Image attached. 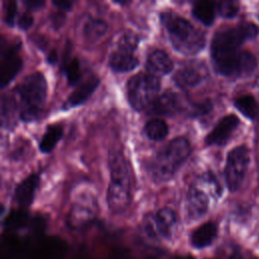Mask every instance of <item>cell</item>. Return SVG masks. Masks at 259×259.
<instances>
[{"instance_id":"15","label":"cell","mask_w":259,"mask_h":259,"mask_svg":"<svg viewBox=\"0 0 259 259\" xmlns=\"http://www.w3.org/2000/svg\"><path fill=\"white\" fill-rule=\"evenodd\" d=\"M99 83H100V80L96 75H91L87 77L85 80L80 82L76 86V88L71 92L66 102L64 103L63 108L69 109V108L76 107L78 105L83 104L96 90Z\"/></svg>"},{"instance_id":"30","label":"cell","mask_w":259,"mask_h":259,"mask_svg":"<svg viewBox=\"0 0 259 259\" xmlns=\"http://www.w3.org/2000/svg\"><path fill=\"white\" fill-rule=\"evenodd\" d=\"M212 109V103L210 100H204L199 103L191 104L187 115L189 117H199L207 114Z\"/></svg>"},{"instance_id":"18","label":"cell","mask_w":259,"mask_h":259,"mask_svg":"<svg viewBox=\"0 0 259 259\" xmlns=\"http://www.w3.org/2000/svg\"><path fill=\"white\" fill-rule=\"evenodd\" d=\"M218 234V226L213 222H206L196 228L190 237L191 245L196 249L204 248L212 243Z\"/></svg>"},{"instance_id":"33","label":"cell","mask_w":259,"mask_h":259,"mask_svg":"<svg viewBox=\"0 0 259 259\" xmlns=\"http://www.w3.org/2000/svg\"><path fill=\"white\" fill-rule=\"evenodd\" d=\"M50 20L52 23V26L55 29H59L61 28L65 22H66V15L63 11H58V12H54L50 15Z\"/></svg>"},{"instance_id":"14","label":"cell","mask_w":259,"mask_h":259,"mask_svg":"<svg viewBox=\"0 0 259 259\" xmlns=\"http://www.w3.org/2000/svg\"><path fill=\"white\" fill-rule=\"evenodd\" d=\"M239 124V118L235 114H229L219 120L212 131L205 137L207 146H222L228 142Z\"/></svg>"},{"instance_id":"23","label":"cell","mask_w":259,"mask_h":259,"mask_svg":"<svg viewBox=\"0 0 259 259\" xmlns=\"http://www.w3.org/2000/svg\"><path fill=\"white\" fill-rule=\"evenodd\" d=\"M63 134H64V130L61 124L55 123V124L48 125L38 145L39 151L46 154L52 152L56 147V145L58 144V142L63 137Z\"/></svg>"},{"instance_id":"3","label":"cell","mask_w":259,"mask_h":259,"mask_svg":"<svg viewBox=\"0 0 259 259\" xmlns=\"http://www.w3.org/2000/svg\"><path fill=\"white\" fill-rule=\"evenodd\" d=\"M190 154L187 139L177 137L170 141L148 165V173L156 183L170 180Z\"/></svg>"},{"instance_id":"13","label":"cell","mask_w":259,"mask_h":259,"mask_svg":"<svg viewBox=\"0 0 259 259\" xmlns=\"http://www.w3.org/2000/svg\"><path fill=\"white\" fill-rule=\"evenodd\" d=\"M96 214V204L90 200H79L72 206L67 223L72 229H83L89 226Z\"/></svg>"},{"instance_id":"26","label":"cell","mask_w":259,"mask_h":259,"mask_svg":"<svg viewBox=\"0 0 259 259\" xmlns=\"http://www.w3.org/2000/svg\"><path fill=\"white\" fill-rule=\"evenodd\" d=\"M144 132L146 136L152 141H162L167 137L169 128L167 123L159 118H154L149 120L145 126Z\"/></svg>"},{"instance_id":"11","label":"cell","mask_w":259,"mask_h":259,"mask_svg":"<svg viewBox=\"0 0 259 259\" xmlns=\"http://www.w3.org/2000/svg\"><path fill=\"white\" fill-rule=\"evenodd\" d=\"M207 75L205 66L196 61L188 62L182 65L174 74L173 80L177 86L182 89L193 88L200 84Z\"/></svg>"},{"instance_id":"37","label":"cell","mask_w":259,"mask_h":259,"mask_svg":"<svg viewBox=\"0 0 259 259\" xmlns=\"http://www.w3.org/2000/svg\"><path fill=\"white\" fill-rule=\"evenodd\" d=\"M57 60H58V55H57V52L55 50L51 51L48 58H47V62L51 65H55L57 63Z\"/></svg>"},{"instance_id":"29","label":"cell","mask_w":259,"mask_h":259,"mask_svg":"<svg viewBox=\"0 0 259 259\" xmlns=\"http://www.w3.org/2000/svg\"><path fill=\"white\" fill-rule=\"evenodd\" d=\"M215 4H217V9H218V12L220 13V15L223 17H226V18L234 17L239 10V6H238L237 2H235V1L224 0V1H220Z\"/></svg>"},{"instance_id":"28","label":"cell","mask_w":259,"mask_h":259,"mask_svg":"<svg viewBox=\"0 0 259 259\" xmlns=\"http://www.w3.org/2000/svg\"><path fill=\"white\" fill-rule=\"evenodd\" d=\"M139 46V37L134 32H123L116 41L115 51L134 54Z\"/></svg>"},{"instance_id":"1","label":"cell","mask_w":259,"mask_h":259,"mask_svg":"<svg viewBox=\"0 0 259 259\" xmlns=\"http://www.w3.org/2000/svg\"><path fill=\"white\" fill-rule=\"evenodd\" d=\"M110 182L106 201L115 214L126 210L131 201V173L127 161L120 150H111L108 154Z\"/></svg>"},{"instance_id":"31","label":"cell","mask_w":259,"mask_h":259,"mask_svg":"<svg viewBox=\"0 0 259 259\" xmlns=\"http://www.w3.org/2000/svg\"><path fill=\"white\" fill-rule=\"evenodd\" d=\"M16 13L17 6L15 1H8L4 4V20L8 26L12 27L14 25Z\"/></svg>"},{"instance_id":"2","label":"cell","mask_w":259,"mask_h":259,"mask_svg":"<svg viewBox=\"0 0 259 259\" xmlns=\"http://www.w3.org/2000/svg\"><path fill=\"white\" fill-rule=\"evenodd\" d=\"M160 19L167 30L172 47L178 53L192 56L204 48V32L194 27L187 19L172 11L162 12Z\"/></svg>"},{"instance_id":"9","label":"cell","mask_w":259,"mask_h":259,"mask_svg":"<svg viewBox=\"0 0 259 259\" xmlns=\"http://www.w3.org/2000/svg\"><path fill=\"white\" fill-rule=\"evenodd\" d=\"M20 44H10L3 39L1 45V62H0V83L1 88L7 86L18 74L22 67V60L18 56Z\"/></svg>"},{"instance_id":"7","label":"cell","mask_w":259,"mask_h":259,"mask_svg":"<svg viewBox=\"0 0 259 259\" xmlns=\"http://www.w3.org/2000/svg\"><path fill=\"white\" fill-rule=\"evenodd\" d=\"M249 150L245 146H238L228 154L225 177L231 191H236L241 186L249 165Z\"/></svg>"},{"instance_id":"21","label":"cell","mask_w":259,"mask_h":259,"mask_svg":"<svg viewBox=\"0 0 259 259\" xmlns=\"http://www.w3.org/2000/svg\"><path fill=\"white\" fill-rule=\"evenodd\" d=\"M107 31V23L100 18L89 17L83 25L82 32L86 41L94 44L99 40Z\"/></svg>"},{"instance_id":"10","label":"cell","mask_w":259,"mask_h":259,"mask_svg":"<svg viewBox=\"0 0 259 259\" xmlns=\"http://www.w3.org/2000/svg\"><path fill=\"white\" fill-rule=\"evenodd\" d=\"M208 195L204 189H202L200 183L198 181L193 182L186 193V219L190 222L196 221L203 217L208 209Z\"/></svg>"},{"instance_id":"12","label":"cell","mask_w":259,"mask_h":259,"mask_svg":"<svg viewBox=\"0 0 259 259\" xmlns=\"http://www.w3.org/2000/svg\"><path fill=\"white\" fill-rule=\"evenodd\" d=\"M183 109L184 106L179 95L171 90H167L156 97V99L147 108V111L151 115L173 116L181 112Z\"/></svg>"},{"instance_id":"17","label":"cell","mask_w":259,"mask_h":259,"mask_svg":"<svg viewBox=\"0 0 259 259\" xmlns=\"http://www.w3.org/2000/svg\"><path fill=\"white\" fill-rule=\"evenodd\" d=\"M110 69L115 73H126L139 66V59L134 54L113 51L108 59Z\"/></svg>"},{"instance_id":"36","label":"cell","mask_w":259,"mask_h":259,"mask_svg":"<svg viewBox=\"0 0 259 259\" xmlns=\"http://www.w3.org/2000/svg\"><path fill=\"white\" fill-rule=\"evenodd\" d=\"M45 3L46 2L44 0H25V1H23V4L26 6V8L28 10H32V11L40 9L45 5Z\"/></svg>"},{"instance_id":"5","label":"cell","mask_w":259,"mask_h":259,"mask_svg":"<svg viewBox=\"0 0 259 259\" xmlns=\"http://www.w3.org/2000/svg\"><path fill=\"white\" fill-rule=\"evenodd\" d=\"M258 33V27L253 23H243L215 32L210 45L212 62L237 53L238 48L247 39Z\"/></svg>"},{"instance_id":"32","label":"cell","mask_w":259,"mask_h":259,"mask_svg":"<svg viewBox=\"0 0 259 259\" xmlns=\"http://www.w3.org/2000/svg\"><path fill=\"white\" fill-rule=\"evenodd\" d=\"M143 229L144 232L146 233V235L150 238H157V228H156V224H155V217L152 214H147L144 219L143 222Z\"/></svg>"},{"instance_id":"27","label":"cell","mask_w":259,"mask_h":259,"mask_svg":"<svg viewBox=\"0 0 259 259\" xmlns=\"http://www.w3.org/2000/svg\"><path fill=\"white\" fill-rule=\"evenodd\" d=\"M236 108L246 117L255 118L259 113V105L252 95H243L235 100Z\"/></svg>"},{"instance_id":"22","label":"cell","mask_w":259,"mask_h":259,"mask_svg":"<svg viewBox=\"0 0 259 259\" xmlns=\"http://www.w3.org/2000/svg\"><path fill=\"white\" fill-rule=\"evenodd\" d=\"M68 53L64 55L63 65L62 69L66 76V79L68 81V84L70 86L78 85L81 81L82 74H81V68H80V62L77 58H70L69 52H70V42L68 41Z\"/></svg>"},{"instance_id":"16","label":"cell","mask_w":259,"mask_h":259,"mask_svg":"<svg viewBox=\"0 0 259 259\" xmlns=\"http://www.w3.org/2000/svg\"><path fill=\"white\" fill-rule=\"evenodd\" d=\"M38 184L39 176L35 173L29 174L16 186L14 190V201L21 207L29 206L34 199Z\"/></svg>"},{"instance_id":"35","label":"cell","mask_w":259,"mask_h":259,"mask_svg":"<svg viewBox=\"0 0 259 259\" xmlns=\"http://www.w3.org/2000/svg\"><path fill=\"white\" fill-rule=\"evenodd\" d=\"M54 6H56L59 10L61 11H71L72 7H73V2L72 1H68V0H59V1H53L52 2Z\"/></svg>"},{"instance_id":"8","label":"cell","mask_w":259,"mask_h":259,"mask_svg":"<svg viewBox=\"0 0 259 259\" xmlns=\"http://www.w3.org/2000/svg\"><path fill=\"white\" fill-rule=\"evenodd\" d=\"M256 64L255 57L247 51H240L224 59L213 61L214 70L225 76L249 74L256 68Z\"/></svg>"},{"instance_id":"6","label":"cell","mask_w":259,"mask_h":259,"mask_svg":"<svg viewBox=\"0 0 259 259\" xmlns=\"http://www.w3.org/2000/svg\"><path fill=\"white\" fill-rule=\"evenodd\" d=\"M160 90V80L151 73H139L127 80L126 96L135 110L147 109L156 99Z\"/></svg>"},{"instance_id":"25","label":"cell","mask_w":259,"mask_h":259,"mask_svg":"<svg viewBox=\"0 0 259 259\" xmlns=\"http://www.w3.org/2000/svg\"><path fill=\"white\" fill-rule=\"evenodd\" d=\"M15 100L8 95H3L1 100V121L3 127H13L15 125L16 112L18 108Z\"/></svg>"},{"instance_id":"19","label":"cell","mask_w":259,"mask_h":259,"mask_svg":"<svg viewBox=\"0 0 259 259\" xmlns=\"http://www.w3.org/2000/svg\"><path fill=\"white\" fill-rule=\"evenodd\" d=\"M173 67L174 65L170 57L161 50L152 52L146 61V68L151 73L166 75L173 70Z\"/></svg>"},{"instance_id":"4","label":"cell","mask_w":259,"mask_h":259,"mask_svg":"<svg viewBox=\"0 0 259 259\" xmlns=\"http://www.w3.org/2000/svg\"><path fill=\"white\" fill-rule=\"evenodd\" d=\"M19 96V117L22 121L36 120L42 113L47 99V81L40 72L25 76L15 88Z\"/></svg>"},{"instance_id":"34","label":"cell","mask_w":259,"mask_h":259,"mask_svg":"<svg viewBox=\"0 0 259 259\" xmlns=\"http://www.w3.org/2000/svg\"><path fill=\"white\" fill-rule=\"evenodd\" d=\"M32 24H33V17L27 13L21 14L17 20V25L22 30H26L30 28Z\"/></svg>"},{"instance_id":"20","label":"cell","mask_w":259,"mask_h":259,"mask_svg":"<svg viewBox=\"0 0 259 259\" xmlns=\"http://www.w3.org/2000/svg\"><path fill=\"white\" fill-rule=\"evenodd\" d=\"M176 222V213L169 207H163L155 214V224L158 234L165 239L171 238Z\"/></svg>"},{"instance_id":"24","label":"cell","mask_w":259,"mask_h":259,"mask_svg":"<svg viewBox=\"0 0 259 259\" xmlns=\"http://www.w3.org/2000/svg\"><path fill=\"white\" fill-rule=\"evenodd\" d=\"M217 4L212 1H197L192 7V15L204 25H210L214 20Z\"/></svg>"}]
</instances>
